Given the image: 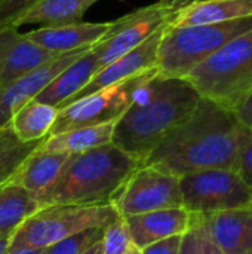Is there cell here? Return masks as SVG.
Here are the masks:
<instances>
[{
  "instance_id": "cell-19",
  "label": "cell",
  "mask_w": 252,
  "mask_h": 254,
  "mask_svg": "<svg viewBox=\"0 0 252 254\" xmlns=\"http://www.w3.org/2000/svg\"><path fill=\"white\" fill-rule=\"evenodd\" d=\"M248 16H252V0H199L175 10L169 19V25L220 24Z\"/></svg>"
},
{
  "instance_id": "cell-12",
  "label": "cell",
  "mask_w": 252,
  "mask_h": 254,
  "mask_svg": "<svg viewBox=\"0 0 252 254\" xmlns=\"http://www.w3.org/2000/svg\"><path fill=\"white\" fill-rule=\"evenodd\" d=\"M91 48H82L73 52L61 54L31 73L0 88V129L9 125L12 116L28 101L34 100L37 94L49 85L62 70L74 63Z\"/></svg>"
},
{
  "instance_id": "cell-36",
  "label": "cell",
  "mask_w": 252,
  "mask_h": 254,
  "mask_svg": "<svg viewBox=\"0 0 252 254\" xmlns=\"http://www.w3.org/2000/svg\"><path fill=\"white\" fill-rule=\"evenodd\" d=\"M6 254H42V250H19V252H6Z\"/></svg>"
},
{
  "instance_id": "cell-3",
  "label": "cell",
  "mask_w": 252,
  "mask_h": 254,
  "mask_svg": "<svg viewBox=\"0 0 252 254\" xmlns=\"http://www.w3.org/2000/svg\"><path fill=\"white\" fill-rule=\"evenodd\" d=\"M143 161L113 143L71 155L56 183L43 201L48 205L110 204L129 176Z\"/></svg>"
},
{
  "instance_id": "cell-1",
  "label": "cell",
  "mask_w": 252,
  "mask_h": 254,
  "mask_svg": "<svg viewBox=\"0 0 252 254\" xmlns=\"http://www.w3.org/2000/svg\"><path fill=\"white\" fill-rule=\"evenodd\" d=\"M248 132L229 109L201 98L192 115L144 158L143 165L178 179L215 168L235 171Z\"/></svg>"
},
{
  "instance_id": "cell-24",
  "label": "cell",
  "mask_w": 252,
  "mask_h": 254,
  "mask_svg": "<svg viewBox=\"0 0 252 254\" xmlns=\"http://www.w3.org/2000/svg\"><path fill=\"white\" fill-rule=\"evenodd\" d=\"M43 143L33 141L24 143L21 141L9 125L0 129V186L6 185L9 179L15 174V171L21 167V164Z\"/></svg>"
},
{
  "instance_id": "cell-13",
  "label": "cell",
  "mask_w": 252,
  "mask_h": 254,
  "mask_svg": "<svg viewBox=\"0 0 252 254\" xmlns=\"http://www.w3.org/2000/svg\"><path fill=\"white\" fill-rule=\"evenodd\" d=\"M59 55L36 45L18 28H0V88Z\"/></svg>"
},
{
  "instance_id": "cell-23",
  "label": "cell",
  "mask_w": 252,
  "mask_h": 254,
  "mask_svg": "<svg viewBox=\"0 0 252 254\" xmlns=\"http://www.w3.org/2000/svg\"><path fill=\"white\" fill-rule=\"evenodd\" d=\"M100 0H42L18 24H42L56 27L82 22L86 10Z\"/></svg>"
},
{
  "instance_id": "cell-32",
  "label": "cell",
  "mask_w": 252,
  "mask_h": 254,
  "mask_svg": "<svg viewBox=\"0 0 252 254\" xmlns=\"http://www.w3.org/2000/svg\"><path fill=\"white\" fill-rule=\"evenodd\" d=\"M199 241H201L199 254H223L220 252V249L215 246V243L211 240L208 229L205 226L203 216H201V223H199Z\"/></svg>"
},
{
  "instance_id": "cell-6",
  "label": "cell",
  "mask_w": 252,
  "mask_h": 254,
  "mask_svg": "<svg viewBox=\"0 0 252 254\" xmlns=\"http://www.w3.org/2000/svg\"><path fill=\"white\" fill-rule=\"evenodd\" d=\"M120 216L111 204L48 205L28 217L12 235L7 252L43 250L86 229H105Z\"/></svg>"
},
{
  "instance_id": "cell-31",
  "label": "cell",
  "mask_w": 252,
  "mask_h": 254,
  "mask_svg": "<svg viewBox=\"0 0 252 254\" xmlns=\"http://www.w3.org/2000/svg\"><path fill=\"white\" fill-rule=\"evenodd\" d=\"M181 237H171L168 240L156 243V244L141 250V254H178L180 244H181Z\"/></svg>"
},
{
  "instance_id": "cell-15",
  "label": "cell",
  "mask_w": 252,
  "mask_h": 254,
  "mask_svg": "<svg viewBox=\"0 0 252 254\" xmlns=\"http://www.w3.org/2000/svg\"><path fill=\"white\" fill-rule=\"evenodd\" d=\"M110 22H76L56 27H40L25 36L46 51L67 54L82 48H92L111 28Z\"/></svg>"
},
{
  "instance_id": "cell-21",
  "label": "cell",
  "mask_w": 252,
  "mask_h": 254,
  "mask_svg": "<svg viewBox=\"0 0 252 254\" xmlns=\"http://www.w3.org/2000/svg\"><path fill=\"white\" fill-rule=\"evenodd\" d=\"M114 124L116 122L95 125V127H83V128H76L59 134L48 135L40 144V147L45 150L64 152L70 155L83 153L95 147L111 143Z\"/></svg>"
},
{
  "instance_id": "cell-29",
  "label": "cell",
  "mask_w": 252,
  "mask_h": 254,
  "mask_svg": "<svg viewBox=\"0 0 252 254\" xmlns=\"http://www.w3.org/2000/svg\"><path fill=\"white\" fill-rule=\"evenodd\" d=\"M199 223H201V214H192L190 228L189 231L181 237V244L178 254H199Z\"/></svg>"
},
{
  "instance_id": "cell-33",
  "label": "cell",
  "mask_w": 252,
  "mask_h": 254,
  "mask_svg": "<svg viewBox=\"0 0 252 254\" xmlns=\"http://www.w3.org/2000/svg\"><path fill=\"white\" fill-rule=\"evenodd\" d=\"M195 1H199V0H159L157 3L169 10H178L184 6H189L190 3H195Z\"/></svg>"
},
{
  "instance_id": "cell-18",
  "label": "cell",
  "mask_w": 252,
  "mask_h": 254,
  "mask_svg": "<svg viewBox=\"0 0 252 254\" xmlns=\"http://www.w3.org/2000/svg\"><path fill=\"white\" fill-rule=\"evenodd\" d=\"M100 57L101 49L98 43H95L65 70H62L49 85H46L34 100L58 109L89 83V80L98 71Z\"/></svg>"
},
{
  "instance_id": "cell-11",
  "label": "cell",
  "mask_w": 252,
  "mask_h": 254,
  "mask_svg": "<svg viewBox=\"0 0 252 254\" xmlns=\"http://www.w3.org/2000/svg\"><path fill=\"white\" fill-rule=\"evenodd\" d=\"M166 25L168 24L160 27L154 34H151L146 42H143L140 46H137L131 52L125 54L123 57L114 60L110 64H107L104 68L98 70L85 88H82L76 95L68 98L59 107H64V106L70 104L71 101H76V100L83 98L86 95H91V94H94V92H97L100 89L108 88L111 85L125 82V80L132 79V77H135L138 74H143L146 71L154 70L156 63H157L159 45H160V40H162V36H163V31H165Z\"/></svg>"
},
{
  "instance_id": "cell-9",
  "label": "cell",
  "mask_w": 252,
  "mask_h": 254,
  "mask_svg": "<svg viewBox=\"0 0 252 254\" xmlns=\"http://www.w3.org/2000/svg\"><path fill=\"white\" fill-rule=\"evenodd\" d=\"M110 204L120 217L183 207L180 179L143 165L129 176Z\"/></svg>"
},
{
  "instance_id": "cell-35",
  "label": "cell",
  "mask_w": 252,
  "mask_h": 254,
  "mask_svg": "<svg viewBox=\"0 0 252 254\" xmlns=\"http://www.w3.org/2000/svg\"><path fill=\"white\" fill-rule=\"evenodd\" d=\"M102 253V243H97L95 246H92L89 250H86L83 254H101Z\"/></svg>"
},
{
  "instance_id": "cell-28",
  "label": "cell",
  "mask_w": 252,
  "mask_h": 254,
  "mask_svg": "<svg viewBox=\"0 0 252 254\" xmlns=\"http://www.w3.org/2000/svg\"><path fill=\"white\" fill-rule=\"evenodd\" d=\"M235 171L252 189V131L248 132L247 138L244 140V143L241 146Z\"/></svg>"
},
{
  "instance_id": "cell-14",
  "label": "cell",
  "mask_w": 252,
  "mask_h": 254,
  "mask_svg": "<svg viewBox=\"0 0 252 254\" xmlns=\"http://www.w3.org/2000/svg\"><path fill=\"white\" fill-rule=\"evenodd\" d=\"M126 223L131 244L137 250H144L171 237H181L190 228L192 214L183 208H165L150 213L122 217Z\"/></svg>"
},
{
  "instance_id": "cell-26",
  "label": "cell",
  "mask_w": 252,
  "mask_h": 254,
  "mask_svg": "<svg viewBox=\"0 0 252 254\" xmlns=\"http://www.w3.org/2000/svg\"><path fill=\"white\" fill-rule=\"evenodd\" d=\"M102 253L101 254H128L132 249L129 232L125 220L120 217L104 229L102 237Z\"/></svg>"
},
{
  "instance_id": "cell-16",
  "label": "cell",
  "mask_w": 252,
  "mask_h": 254,
  "mask_svg": "<svg viewBox=\"0 0 252 254\" xmlns=\"http://www.w3.org/2000/svg\"><path fill=\"white\" fill-rule=\"evenodd\" d=\"M71 158L70 153L45 150L40 146L21 164L7 183L21 186L36 195L42 205L56 183L62 168Z\"/></svg>"
},
{
  "instance_id": "cell-22",
  "label": "cell",
  "mask_w": 252,
  "mask_h": 254,
  "mask_svg": "<svg viewBox=\"0 0 252 254\" xmlns=\"http://www.w3.org/2000/svg\"><path fill=\"white\" fill-rule=\"evenodd\" d=\"M58 109L36 100L24 104L10 119L9 127L24 143L45 140L56 119Z\"/></svg>"
},
{
  "instance_id": "cell-4",
  "label": "cell",
  "mask_w": 252,
  "mask_h": 254,
  "mask_svg": "<svg viewBox=\"0 0 252 254\" xmlns=\"http://www.w3.org/2000/svg\"><path fill=\"white\" fill-rule=\"evenodd\" d=\"M183 79L201 98L232 112L252 88V30L227 42Z\"/></svg>"
},
{
  "instance_id": "cell-5",
  "label": "cell",
  "mask_w": 252,
  "mask_h": 254,
  "mask_svg": "<svg viewBox=\"0 0 252 254\" xmlns=\"http://www.w3.org/2000/svg\"><path fill=\"white\" fill-rule=\"evenodd\" d=\"M251 30L252 16L220 24L189 27H172L168 22L157 51V76L183 79L192 68L227 42Z\"/></svg>"
},
{
  "instance_id": "cell-20",
  "label": "cell",
  "mask_w": 252,
  "mask_h": 254,
  "mask_svg": "<svg viewBox=\"0 0 252 254\" xmlns=\"http://www.w3.org/2000/svg\"><path fill=\"white\" fill-rule=\"evenodd\" d=\"M42 208L40 199L27 189L10 183L0 186V237L13 235L28 217Z\"/></svg>"
},
{
  "instance_id": "cell-34",
  "label": "cell",
  "mask_w": 252,
  "mask_h": 254,
  "mask_svg": "<svg viewBox=\"0 0 252 254\" xmlns=\"http://www.w3.org/2000/svg\"><path fill=\"white\" fill-rule=\"evenodd\" d=\"M10 238H12V235H1L0 237V254H6Z\"/></svg>"
},
{
  "instance_id": "cell-27",
  "label": "cell",
  "mask_w": 252,
  "mask_h": 254,
  "mask_svg": "<svg viewBox=\"0 0 252 254\" xmlns=\"http://www.w3.org/2000/svg\"><path fill=\"white\" fill-rule=\"evenodd\" d=\"M42 0H0V28H18L19 21Z\"/></svg>"
},
{
  "instance_id": "cell-8",
  "label": "cell",
  "mask_w": 252,
  "mask_h": 254,
  "mask_svg": "<svg viewBox=\"0 0 252 254\" xmlns=\"http://www.w3.org/2000/svg\"><path fill=\"white\" fill-rule=\"evenodd\" d=\"M154 74H157L156 68L59 107L49 135L76 128L116 122L131 106L138 86Z\"/></svg>"
},
{
  "instance_id": "cell-38",
  "label": "cell",
  "mask_w": 252,
  "mask_h": 254,
  "mask_svg": "<svg viewBox=\"0 0 252 254\" xmlns=\"http://www.w3.org/2000/svg\"><path fill=\"white\" fill-rule=\"evenodd\" d=\"M120 1H122V0H120Z\"/></svg>"
},
{
  "instance_id": "cell-7",
  "label": "cell",
  "mask_w": 252,
  "mask_h": 254,
  "mask_svg": "<svg viewBox=\"0 0 252 254\" xmlns=\"http://www.w3.org/2000/svg\"><path fill=\"white\" fill-rule=\"evenodd\" d=\"M183 208L208 216L252 207V189L233 170H205L180 177Z\"/></svg>"
},
{
  "instance_id": "cell-10",
  "label": "cell",
  "mask_w": 252,
  "mask_h": 254,
  "mask_svg": "<svg viewBox=\"0 0 252 254\" xmlns=\"http://www.w3.org/2000/svg\"><path fill=\"white\" fill-rule=\"evenodd\" d=\"M172 13L174 10L154 3L113 21L108 33L98 42L101 49L98 70L146 42L160 27L169 22Z\"/></svg>"
},
{
  "instance_id": "cell-37",
  "label": "cell",
  "mask_w": 252,
  "mask_h": 254,
  "mask_svg": "<svg viewBox=\"0 0 252 254\" xmlns=\"http://www.w3.org/2000/svg\"><path fill=\"white\" fill-rule=\"evenodd\" d=\"M128 254H141V252H140V250H137V249H134V247H132V249H131V250H129V253Z\"/></svg>"
},
{
  "instance_id": "cell-2",
  "label": "cell",
  "mask_w": 252,
  "mask_h": 254,
  "mask_svg": "<svg viewBox=\"0 0 252 254\" xmlns=\"http://www.w3.org/2000/svg\"><path fill=\"white\" fill-rule=\"evenodd\" d=\"M199 94L184 79L154 74L135 91L126 112L116 121L111 143L120 150L144 158L198 106Z\"/></svg>"
},
{
  "instance_id": "cell-30",
  "label": "cell",
  "mask_w": 252,
  "mask_h": 254,
  "mask_svg": "<svg viewBox=\"0 0 252 254\" xmlns=\"http://www.w3.org/2000/svg\"><path fill=\"white\" fill-rule=\"evenodd\" d=\"M232 113L244 128L252 131V88L238 101Z\"/></svg>"
},
{
  "instance_id": "cell-17",
  "label": "cell",
  "mask_w": 252,
  "mask_h": 254,
  "mask_svg": "<svg viewBox=\"0 0 252 254\" xmlns=\"http://www.w3.org/2000/svg\"><path fill=\"white\" fill-rule=\"evenodd\" d=\"M211 240L223 254H252V207L203 216Z\"/></svg>"
},
{
  "instance_id": "cell-25",
  "label": "cell",
  "mask_w": 252,
  "mask_h": 254,
  "mask_svg": "<svg viewBox=\"0 0 252 254\" xmlns=\"http://www.w3.org/2000/svg\"><path fill=\"white\" fill-rule=\"evenodd\" d=\"M104 229L94 228L74 234L42 250V254H83L97 243L102 241Z\"/></svg>"
}]
</instances>
